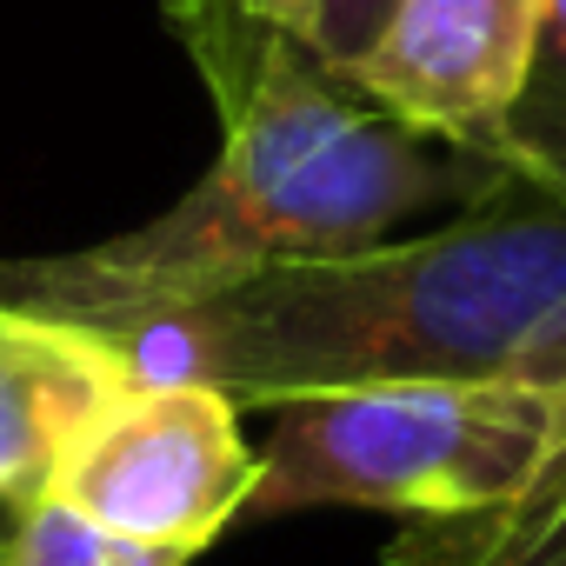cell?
<instances>
[{"instance_id": "cell-1", "label": "cell", "mask_w": 566, "mask_h": 566, "mask_svg": "<svg viewBox=\"0 0 566 566\" xmlns=\"http://www.w3.org/2000/svg\"><path fill=\"white\" fill-rule=\"evenodd\" d=\"M167 28L220 114L207 180L101 247L0 260L8 307L120 334L260 266L354 253L427 207L467 213L506 187L500 160L400 120L287 21L240 0H167Z\"/></svg>"}, {"instance_id": "cell-2", "label": "cell", "mask_w": 566, "mask_h": 566, "mask_svg": "<svg viewBox=\"0 0 566 566\" xmlns=\"http://www.w3.org/2000/svg\"><path fill=\"white\" fill-rule=\"evenodd\" d=\"M140 387L287 407L360 387H566V200L506 180L413 240L260 266L107 334Z\"/></svg>"}, {"instance_id": "cell-3", "label": "cell", "mask_w": 566, "mask_h": 566, "mask_svg": "<svg viewBox=\"0 0 566 566\" xmlns=\"http://www.w3.org/2000/svg\"><path fill=\"white\" fill-rule=\"evenodd\" d=\"M559 394L546 387H360L273 407L247 520L360 506L447 520L500 506L539 467Z\"/></svg>"}, {"instance_id": "cell-4", "label": "cell", "mask_w": 566, "mask_h": 566, "mask_svg": "<svg viewBox=\"0 0 566 566\" xmlns=\"http://www.w3.org/2000/svg\"><path fill=\"white\" fill-rule=\"evenodd\" d=\"M253 486L260 453L240 440V407L220 387L174 380L120 400L67 460L54 500L140 546L200 553L233 520H247Z\"/></svg>"}, {"instance_id": "cell-5", "label": "cell", "mask_w": 566, "mask_h": 566, "mask_svg": "<svg viewBox=\"0 0 566 566\" xmlns=\"http://www.w3.org/2000/svg\"><path fill=\"white\" fill-rule=\"evenodd\" d=\"M539 14L546 0H400L367 61L347 74L400 120L486 154L526 74Z\"/></svg>"}, {"instance_id": "cell-6", "label": "cell", "mask_w": 566, "mask_h": 566, "mask_svg": "<svg viewBox=\"0 0 566 566\" xmlns=\"http://www.w3.org/2000/svg\"><path fill=\"white\" fill-rule=\"evenodd\" d=\"M140 394L120 340L0 301V513L54 493L87 433Z\"/></svg>"}, {"instance_id": "cell-7", "label": "cell", "mask_w": 566, "mask_h": 566, "mask_svg": "<svg viewBox=\"0 0 566 566\" xmlns=\"http://www.w3.org/2000/svg\"><path fill=\"white\" fill-rule=\"evenodd\" d=\"M387 566H566V387L526 486L480 513L400 520Z\"/></svg>"}, {"instance_id": "cell-8", "label": "cell", "mask_w": 566, "mask_h": 566, "mask_svg": "<svg viewBox=\"0 0 566 566\" xmlns=\"http://www.w3.org/2000/svg\"><path fill=\"white\" fill-rule=\"evenodd\" d=\"M486 154L506 167V180L566 200V0H546L526 74H520Z\"/></svg>"}, {"instance_id": "cell-9", "label": "cell", "mask_w": 566, "mask_h": 566, "mask_svg": "<svg viewBox=\"0 0 566 566\" xmlns=\"http://www.w3.org/2000/svg\"><path fill=\"white\" fill-rule=\"evenodd\" d=\"M0 566H193V553H174V546H140L127 533H107L94 526L87 513H74L67 500H34L14 513V533H8V559Z\"/></svg>"}, {"instance_id": "cell-10", "label": "cell", "mask_w": 566, "mask_h": 566, "mask_svg": "<svg viewBox=\"0 0 566 566\" xmlns=\"http://www.w3.org/2000/svg\"><path fill=\"white\" fill-rule=\"evenodd\" d=\"M240 8H253V14H266V21H287V28H301V34H307V21H314V0H240Z\"/></svg>"}, {"instance_id": "cell-11", "label": "cell", "mask_w": 566, "mask_h": 566, "mask_svg": "<svg viewBox=\"0 0 566 566\" xmlns=\"http://www.w3.org/2000/svg\"><path fill=\"white\" fill-rule=\"evenodd\" d=\"M8 533H14V513H0V559H8Z\"/></svg>"}]
</instances>
